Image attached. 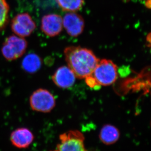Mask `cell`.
I'll return each instance as SVG.
<instances>
[{
	"instance_id": "cell-1",
	"label": "cell",
	"mask_w": 151,
	"mask_h": 151,
	"mask_svg": "<svg viewBox=\"0 0 151 151\" xmlns=\"http://www.w3.org/2000/svg\"><path fill=\"white\" fill-rule=\"evenodd\" d=\"M64 54L68 67L80 79L91 75L99 60L92 51L79 46L66 48Z\"/></svg>"
},
{
	"instance_id": "cell-2",
	"label": "cell",
	"mask_w": 151,
	"mask_h": 151,
	"mask_svg": "<svg viewBox=\"0 0 151 151\" xmlns=\"http://www.w3.org/2000/svg\"><path fill=\"white\" fill-rule=\"evenodd\" d=\"M97 86H108L117 79V67L113 61L103 59L99 60L91 75Z\"/></svg>"
},
{
	"instance_id": "cell-3",
	"label": "cell",
	"mask_w": 151,
	"mask_h": 151,
	"mask_svg": "<svg viewBox=\"0 0 151 151\" xmlns=\"http://www.w3.org/2000/svg\"><path fill=\"white\" fill-rule=\"evenodd\" d=\"M27 46V42L23 37L15 35L9 36L3 44L1 53L6 60H16L24 54Z\"/></svg>"
},
{
	"instance_id": "cell-4",
	"label": "cell",
	"mask_w": 151,
	"mask_h": 151,
	"mask_svg": "<svg viewBox=\"0 0 151 151\" xmlns=\"http://www.w3.org/2000/svg\"><path fill=\"white\" fill-rule=\"evenodd\" d=\"M60 143L53 151H87L84 145V136L77 130L60 135Z\"/></svg>"
},
{
	"instance_id": "cell-5",
	"label": "cell",
	"mask_w": 151,
	"mask_h": 151,
	"mask_svg": "<svg viewBox=\"0 0 151 151\" xmlns=\"http://www.w3.org/2000/svg\"><path fill=\"white\" fill-rule=\"evenodd\" d=\"M55 103L52 94L45 89H38L30 96V107L35 111L49 113L55 107Z\"/></svg>"
},
{
	"instance_id": "cell-6",
	"label": "cell",
	"mask_w": 151,
	"mask_h": 151,
	"mask_svg": "<svg viewBox=\"0 0 151 151\" xmlns=\"http://www.w3.org/2000/svg\"><path fill=\"white\" fill-rule=\"evenodd\" d=\"M11 27L16 36L24 38L32 34L35 30L36 24L29 14L20 13L12 20Z\"/></svg>"
},
{
	"instance_id": "cell-7",
	"label": "cell",
	"mask_w": 151,
	"mask_h": 151,
	"mask_svg": "<svg viewBox=\"0 0 151 151\" xmlns=\"http://www.w3.org/2000/svg\"><path fill=\"white\" fill-rule=\"evenodd\" d=\"M63 19L56 14H49L42 19L41 30L46 36L54 37L58 36L63 29Z\"/></svg>"
},
{
	"instance_id": "cell-8",
	"label": "cell",
	"mask_w": 151,
	"mask_h": 151,
	"mask_svg": "<svg viewBox=\"0 0 151 151\" xmlns=\"http://www.w3.org/2000/svg\"><path fill=\"white\" fill-rule=\"evenodd\" d=\"M63 25L68 35L77 37L83 33L85 23L81 16L74 12H70L65 15L63 19Z\"/></svg>"
},
{
	"instance_id": "cell-9",
	"label": "cell",
	"mask_w": 151,
	"mask_h": 151,
	"mask_svg": "<svg viewBox=\"0 0 151 151\" xmlns=\"http://www.w3.org/2000/svg\"><path fill=\"white\" fill-rule=\"evenodd\" d=\"M76 77L72 70L67 66L59 68L52 77L53 83L58 87L68 89L74 84Z\"/></svg>"
},
{
	"instance_id": "cell-10",
	"label": "cell",
	"mask_w": 151,
	"mask_h": 151,
	"mask_svg": "<svg viewBox=\"0 0 151 151\" xmlns=\"http://www.w3.org/2000/svg\"><path fill=\"white\" fill-rule=\"evenodd\" d=\"M34 136L27 128H20L13 131L10 136V140L13 145L19 148H26L32 144Z\"/></svg>"
},
{
	"instance_id": "cell-11",
	"label": "cell",
	"mask_w": 151,
	"mask_h": 151,
	"mask_svg": "<svg viewBox=\"0 0 151 151\" xmlns=\"http://www.w3.org/2000/svg\"><path fill=\"white\" fill-rule=\"evenodd\" d=\"M119 130L111 125H106L100 131V140L106 145H111L116 143L119 138Z\"/></svg>"
},
{
	"instance_id": "cell-12",
	"label": "cell",
	"mask_w": 151,
	"mask_h": 151,
	"mask_svg": "<svg viewBox=\"0 0 151 151\" xmlns=\"http://www.w3.org/2000/svg\"><path fill=\"white\" fill-rule=\"evenodd\" d=\"M41 65V59L38 55L34 53L27 54L23 59L22 62L23 70L30 74H33L38 71Z\"/></svg>"
},
{
	"instance_id": "cell-13",
	"label": "cell",
	"mask_w": 151,
	"mask_h": 151,
	"mask_svg": "<svg viewBox=\"0 0 151 151\" xmlns=\"http://www.w3.org/2000/svg\"><path fill=\"white\" fill-rule=\"evenodd\" d=\"M57 4L63 10L68 12H76L81 9L84 0H56Z\"/></svg>"
},
{
	"instance_id": "cell-14",
	"label": "cell",
	"mask_w": 151,
	"mask_h": 151,
	"mask_svg": "<svg viewBox=\"0 0 151 151\" xmlns=\"http://www.w3.org/2000/svg\"><path fill=\"white\" fill-rule=\"evenodd\" d=\"M9 10V7L6 0H0V30L7 23Z\"/></svg>"
}]
</instances>
